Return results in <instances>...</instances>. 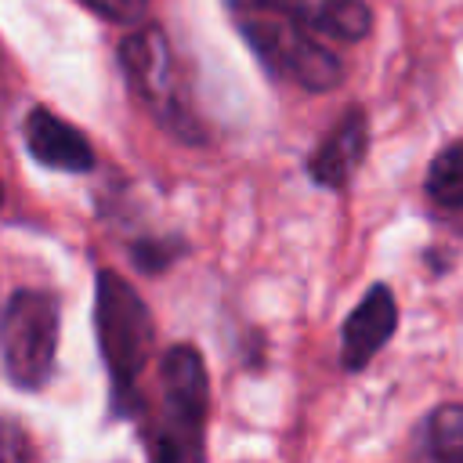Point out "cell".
I'll list each match as a JSON object with an SVG mask.
<instances>
[{"label":"cell","mask_w":463,"mask_h":463,"mask_svg":"<svg viewBox=\"0 0 463 463\" xmlns=\"http://www.w3.org/2000/svg\"><path fill=\"white\" fill-rule=\"evenodd\" d=\"M94 329H98V347L112 376V412L134 416L137 412V387L134 380L141 376L148 354H152V315L145 300L134 293L127 279L116 271H98L94 282Z\"/></svg>","instance_id":"cell-1"},{"label":"cell","mask_w":463,"mask_h":463,"mask_svg":"<svg viewBox=\"0 0 463 463\" xmlns=\"http://www.w3.org/2000/svg\"><path fill=\"white\" fill-rule=\"evenodd\" d=\"M232 11L242 40L275 76L293 80L304 90H333L344 80L340 58L329 47H322L318 36L300 22L264 7H232Z\"/></svg>","instance_id":"cell-2"},{"label":"cell","mask_w":463,"mask_h":463,"mask_svg":"<svg viewBox=\"0 0 463 463\" xmlns=\"http://www.w3.org/2000/svg\"><path fill=\"white\" fill-rule=\"evenodd\" d=\"M119 65H123L134 94L145 101V109L166 134H174L188 145L203 141V127L192 112L188 90L177 76L174 51H170L163 29L145 25L137 33H127L119 43Z\"/></svg>","instance_id":"cell-3"},{"label":"cell","mask_w":463,"mask_h":463,"mask_svg":"<svg viewBox=\"0 0 463 463\" xmlns=\"http://www.w3.org/2000/svg\"><path fill=\"white\" fill-rule=\"evenodd\" d=\"M163 420L148 434V456L156 459H199L206 423V369L192 344H177L159 362Z\"/></svg>","instance_id":"cell-4"},{"label":"cell","mask_w":463,"mask_h":463,"mask_svg":"<svg viewBox=\"0 0 463 463\" xmlns=\"http://www.w3.org/2000/svg\"><path fill=\"white\" fill-rule=\"evenodd\" d=\"M58 300L43 289H14L4 307V373L14 387L47 383L58 351Z\"/></svg>","instance_id":"cell-5"},{"label":"cell","mask_w":463,"mask_h":463,"mask_svg":"<svg viewBox=\"0 0 463 463\" xmlns=\"http://www.w3.org/2000/svg\"><path fill=\"white\" fill-rule=\"evenodd\" d=\"M394 329H398L394 293L383 282H376L358 300V307L344 318V329H340V362H344V369H351V373L365 369L376 358V351L394 336Z\"/></svg>","instance_id":"cell-6"},{"label":"cell","mask_w":463,"mask_h":463,"mask_svg":"<svg viewBox=\"0 0 463 463\" xmlns=\"http://www.w3.org/2000/svg\"><path fill=\"white\" fill-rule=\"evenodd\" d=\"M228 7H264L279 11L315 36L354 43L373 29V11L362 0H228Z\"/></svg>","instance_id":"cell-7"},{"label":"cell","mask_w":463,"mask_h":463,"mask_svg":"<svg viewBox=\"0 0 463 463\" xmlns=\"http://www.w3.org/2000/svg\"><path fill=\"white\" fill-rule=\"evenodd\" d=\"M22 134H25L29 156L40 166L65 170V174H90L94 170V148H90L87 134L76 130L69 119H61V116H54V112L36 105V109L25 112Z\"/></svg>","instance_id":"cell-8"},{"label":"cell","mask_w":463,"mask_h":463,"mask_svg":"<svg viewBox=\"0 0 463 463\" xmlns=\"http://www.w3.org/2000/svg\"><path fill=\"white\" fill-rule=\"evenodd\" d=\"M365 148H369V123H365V112L358 105H351L336 119V127L322 137V145L307 156L311 181L322 188H344L354 177V170L362 166Z\"/></svg>","instance_id":"cell-9"},{"label":"cell","mask_w":463,"mask_h":463,"mask_svg":"<svg viewBox=\"0 0 463 463\" xmlns=\"http://www.w3.org/2000/svg\"><path fill=\"white\" fill-rule=\"evenodd\" d=\"M416 456L463 459V405H441L420 423Z\"/></svg>","instance_id":"cell-10"},{"label":"cell","mask_w":463,"mask_h":463,"mask_svg":"<svg viewBox=\"0 0 463 463\" xmlns=\"http://www.w3.org/2000/svg\"><path fill=\"white\" fill-rule=\"evenodd\" d=\"M427 199L441 210H463V141H452L430 159Z\"/></svg>","instance_id":"cell-11"},{"label":"cell","mask_w":463,"mask_h":463,"mask_svg":"<svg viewBox=\"0 0 463 463\" xmlns=\"http://www.w3.org/2000/svg\"><path fill=\"white\" fill-rule=\"evenodd\" d=\"M130 253L141 271H163L166 264H174L177 246H174V239H145V242H134Z\"/></svg>","instance_id":"cell-12"},{"label":"cell","mask_w":463,"mask_h":463,"mask_svg":"<svg viewBox=\"0 0 463 463\" xmlns=\"http://www.w3.org/2000/svg\"><path fill=\"white\" fill-rule=\"evenodd\" d=\"M80 4H87L94 14L112 18V22H137L152 0H80Z\"/></svg>","instance_id":"cell-13"}]
</instances>
